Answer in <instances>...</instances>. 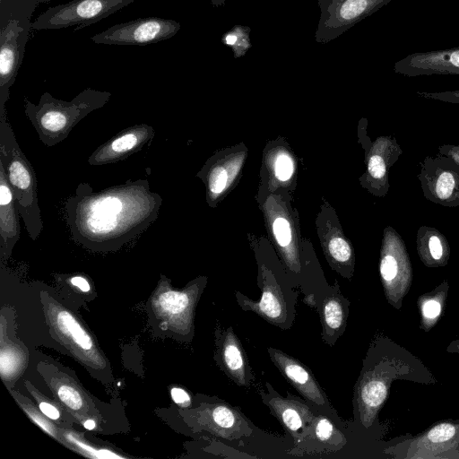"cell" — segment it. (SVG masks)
I'll list each match as a JSON object with an SVG mask.
<instances>
[{
    "mask_svg": "<svg viewBox=\"0 0 459 459\" xmlns=\"http://www.w3.org/2000/svg\"><path fill=\"white\" fill-rule=\"evenodd\" d=\"M58 396L61 401L71 409L78 410L82 407V398L78 392L68 385L58 388Z\"/></svg>",
    "mask_w": 459,
    "mask_h": 459,
    "instance_id": "cell-33",
    "label": "cell"
},
{
    "mask_svg": "<svg viewBox=\"0 0 459 459\" xmlns=\"http://www.w3.org/2000/svg\"><path fill=\"white\" fill-rule=\"evenodd\" d=\"M110 98V92L91 88L84 89L70 101L44 92L38 104L24 98V113L43 144L53 147L65 140L81 120L105 106Z\"/></svg>",
    "mask_w": 459,
    "mask_h": 459,
    "instance_id": "cell-2",
    "label": "cell"
},
{
    "mask_svg": "<svg viewBox=\"0 0 459 459\" xmlns=\"http://www.w3.org/2000/svg\"><path fill=\"white\" fill-rule=\"evenodd\" d=\"M49 0H0V25L11 19L30 23L32 13L38 4Z\"/></svg>",
    "mask_w": 459,
    "mask_h": 459,
    "instance_id": "cell-24",
    "label": "cell"
},
{
    "mask_svg": "<svg viewBox=\"0 0 459 459\" xmlns=\"http://www.w3.org/2000/svg\"><path fill=\"white\" fill-rule=\"evenodd\" d=\"M74 437L70 436L69 438L71 441H73L74 444H76L78 446H80L83 451H86V453L91 454V456L94 457H101V458H107V457H117L120 458L119 455L111 453L108 450H97L95 448H92L91 446H88L82 442L78 441L77 439L74 438Z\"/></svg>",
    "mask_w": 459,
    "mask_h": 459,
    "instance_id": "cell-36",
    "label": "cell"
},
{
    "mask_svg": "<svg viewBox=\"0 0 459 459\" xmlns=\"http://www.w3.org/2000/svg\"><path fill=\"white\" fill-rule=\"evenodd\" d=\"M171 396L178 404L187 406L190 404V397L188 394L182 388L174 387L171 390Z\"/></svg>",
    "mask_w": 459,
    "mask_h": 459,
    "instance_id": "cell-38",
    "label": "cell"
},
{
    "mask_svg": "<svg viewBox=\"0 0 459 459\" xmlns=\"http://www.w3.org/2000/svg\"><path fill=\"white\" fill-rule=\"evenodd\" d=\"M135 0H72L48 8L32 23V30H58L76 26L74 31L98 22Z\"/></svg>",
    "mask_w": 459,
    "mask_h": 459,
    "instance_id": "cell-6",
    "label": "cell"
},
{
    "mask_svg": "<svg viewBox=\"0 0 459 459\" xmlns=\"http://www.w3.org/2000/svg\"><path fill=\"white\" fill-rule=\"evenodd\" d=\"M437 152L451 158L459 166V144L439 145Z\"/></svg>",
    "mask_w": 459,
    "mask_h": 459,
    "instance_id": "cell-37",
    "label": "cell"
},
{
    "mask_svg": "<svg viewBox=\"0 0 459 459\" xmlns=\"http://www.w3.org/2000/svg\"><path fill=\"white\" fill-rule=\"evenodd\" d=\"M328 251L332 258L341 264L351 260V249L350 245L342 238L335 237L328 243Z\"/></svg>",
    "mask_w": 459,
    "mask_h": 459,
    "instance_id": "cell-29",
    "label": "cell"
},
{
    "mask_svg": "<svg viewBox=\"0 0 459 459\" xmlns=\"http://www.w3.org/2000/svg\"><path fill=\"white\" fill-rule=\"evenodd\" d=\"M39 409L46 416H48L50 419L56 420L59 418V412L57 409H56V407L48 403H40Z\"/></svg>",
    "mask_w": 459,
    "mask_h": 459,
    "instance_id": "cell-39",
    "label": "cell"
},
{
    "mask_svg": "<svg viewBox=\"0 0 459 459\" xmlns=\"http://www.w3.org/2000/svg\"><path fill=\"white\" fill-rule=\"evenodd\" d=\"M155 136L153 127L147 124L129 126L100 145L89 157L91 166L113 164L141 151Z\"/></svg>",
    "mask_w": 459,
    "mask_h": 459,
    "instance_id": "cell-12",
    "label": "cell"
},
{
    "mask_svg": "<svg viewBox=\"0 0 459 459\" xmlns=\"http://www.w3.org/2000/svg\"><path fill=\"white\" fill-rule=\"evenodd\" d=\"M446 351L448 352H459V339L453 341L447 347Z\"/></svg>",
    "mask_w": 459,
    "mask_h": 459,
    "instance_id": "cell-42",
    "label": "cell"
},
{
    "mask_svg": "<svg viewBox=\"0 0 459 459\" xmlns=\"http://www.w3.org/2000/svg\"><path fill=\"white\" fill-rule=\"evenodd\" d=\"M31 23L11 19L0 25V117L6 116L5 103L22 65Z\"/></svg>",
    "mask_w": 459,
    "mask_h": 459,
    "instance_id": "cell-11",
    "label": "cell"
},
{
    "mask_svg": "<svg viewBox=\"0 0 459 459\" xmlns=\"http://www.w3.org/2000/svg\"><path fill=\"white\" fill-rule=\"evenodd\" d=\"M273 233L278 244L285 247L291 240V230L289 221L284 218H278L273 222Z\"/></svg>",
    "mask_w": 459,
    "mask_h": 459,
    "instance_id": "cell-31",
    "label": "cell"
},
{
    "mask_svg": "<svg viewBox=\"0 0 459 459\" xmlns=\"http://www.w3.org/2000/svg\"><path fill=\"white\" fill-rule=\"evenodd\" d=\"M217 334L216 360L222 371L238 385L247 386L251 380L247 358L231 327Z\"/></svg>",
    "mask_w": 459,
    "mask_h": 459,
    "instance_id": "cell-15",
    "label": "cell"
},
{
    "mask_svg": "<svg viewBox=\"0 0 459 459\" xmlns=\"http://www.w3.org/2000/svg\"><path fill=\"white\" fill-rule=\"evenodd\" d=\"M379 273L385 298L400 309L412 281V268L405 243L391 226L384 230Z\"/></svg>",
    "mask_w": 459,
    "mask_h": 459,
    "instance_id": "cell-5",
    "label": "cell"
},
{
    "mask_svg": "<svg viewBox=\"0 0 459 459\" xmlns=\"http://www.w3.org/2000/svg\"><path fill=\"white\" fill-rule=\"evenodd\" d=\"M402 154L401 145L392 136L381 137L375 143V152L368 160V173L380 195H385L388 191V169Z\"/></svg>",
    "mask_w": 459,
    "mask_h": 459,
    "instance_id": "cell-20",
    "label": "cell"
},
{
    "mask_svg": "<svg viewBox=\"0 0 459 459\" xmlns=\"http://www.w3.org/2000/svg\"><path fill=\"white\" fill-rule=\"evenodd\" d=\"M228 172L222 166H216L211 169L207 178V185L212 194L221 193L228 183Z\"/></svg>",
    "mask_w": 459,
    "mask_h": 459,
    "instance_id": "cell-30",
    "label": "cell"
},
{
    "mask_svg": "<svg viewBox=\"0 0 459 459\" xmlns=\"http://www.w3.org/2000/svg\"><path fill=\"white\" fill-rule=\"evenodd\" d=\"M419 165L417 178L423 197L444 207L459 206V166L438 152L426 156Z\"/></svg>",
    "mask_w": 459,
    "mask_h": 459,
    "instance_id": "cell-9",
    "label": "cell"
},
{
    "mask_svg": "<svg viewBox=\"0 0 459 459\" xmlns=\"http://www.w3.org/2000/svg\"><path fill=\"white\" fill-rule=\"evenodd\" d=\"M309 433L318 441L327 445L342 446L346 443L342 433L329 419L321 415L314 418Z\"/></svg>",
    "mask_w": 459,
    "mask_h": 459,
    "instance_id": "cell-27",
    "label": "cell"
},
{
    "mask_svg": "<svg viewBox=\"0 0 459 459\" xmlns=\"http://www.w3.org/2000/svg\"><path fill=\"white\" fill-rule=\"evenodd\" d=\"M19 359L14 352L2 351L1 371L2 374L11 375L18 368Z\"/></svg>",
    "mask_w": 459,
    "mask_h": 459,
    "instance_id": "cell-35",
    "label": "cell"
},
{
    "mask_svg": "<svg viewBox=\"0 0 459 459\" xmlns=\"http://www.w3.org/2000/svg\"><path fill=\"white\" fill-rule=\"evenodd\" d=\"M416 250L427 267H442L447 264L451 248L446 236L437 229L423 225L416 233Z\"/></svg>",
    "mask_w": 459,
    "mask_h": 459,
    "instance_id": "cell-21",
    "label": "cell"
},
{
    "mask_svg": "<svg viewBox=\"0 0 459 459\" xmlns=\"http://www.w3.org/2000/svg\"><path fill=\"white\" fill-rule=\"evenodd\" d=\"M19 212L3 165L0 163V247L7 257L20 239Z\"/></svg>",
    "mask_w": 459,
    "mask_h": 459,
    "instance_id": "cell-17",
    "label": "cell"
},
{
    "mask_svg": "<svg viewBox=\"0 0 459 459\" xmlns=\"http://www.w3.org/2000/svg\"><path fill=\"white\" fill-rule=\"evenodd\" d=\"M399 346L393 355L383 356L371 368H365L356 385L355 402L361 423L369 427L386 401L390 385L395 379H408L410 361L414 359Z\"/></svg>",
    "mask_w": 459,
    "mask_h": 459,
    "instance_id": "cell-4",
    "label": "cell"
},
{
    "mask_svg": "<svg viewBox=\"0 0 459 459\" xmlns=\"http://www.w3.org/2000/svg\"><path fill=\"white\" fill-rule=\"evenodd\" d=\"M83 426L87 429H93L95 428V422L92 420H87Z\"/></svg>",
    "mask_w": 459,
    "mask_h": 459,
    "instance_id": "cell-44",
    "label": "cell"
},
{
    "mask_svg": "<svg viewBox=\"0 0 459 459\" xmlns=\"http://www.w3.org/2000/svg\"><path fill=\"white\" fill-rule=\"evenodd\" d=\"M448 288V282L444 281L432 291L419 297L420 327L424 331H429L437 323L446 303Z\"/></svg>",
    "mask_w": 459,
    "mask_h": 459,
    "instance_id": "cell-23",
    "label": "cell"
},
{
    "mask_svg": "<svg viewBox=\"0 0 459 459\" xmlns=\"http://www.w3.org/2000/svg\"><path fill=\"white\" fill-rule=\"evenodd\" d=\"M0 163L14 195L26 231L32 240H36L43 230L38 181L33 167L17 143L7 115L0 117Z\"/></svg>",
    "mask_w": 459,
    "mask_h": 459,
    "instance_id": "cell-3",
    "label": "cell"
},
{
    "mask_svg": "<svg viewBox=\"0 0 459 459\" xmlns=\"http://www.w3.org/2000/svg\"><path fill=\"white\" fill-rule=\"evenodd\" d=\"M71 282L75 287L79 288L82 291L90 290V284L88 281L82 276H74L71 278Z\"/></svg>",
    "mask_w": 459,
    "mask_h": 459,
    "instance_id": "cell-41",
    "label": "cell"
},
{
    "mask_svg": "<svg viewBox=\"0 0 459 459\" xmlns=\"http://www.w3.org/2000/svg\"><path fill=\"white\" fill-rule=\"evenodd\" d=\"M416 93L418 96L427 100L459 104V90L434 92L418 91Z\"/></svg>",
    "mask_w": 459,
    "mask_h": 459,
    "instance_id": "cell-32",
    "label": "cell"
},
{
    "mask_svg": "<svg viewBox=\"0 0 459 459\" xmlns=\"http://www.w3.org/2000/svg\"><path fill=\"white\" fill-rule=\"evenodd\" d=\"M238 305L246 311H253L267 322L281 326L287 318V307L280 287L264 278L261 299L254 301L240 292L236 291Z\"/></svg>",
    "mask_w": 459,
    "mask_h": 459,
    "instance_id": "cell-18",
    "label": "cell"
},
{
    "mask_svg": "<svg viewBox=\"0 0 459 459\" xmlns=\"http://www.w3.org/2000/svg\"><path fill=\"white\" fill-rule=\"evenodd\" d=\"M293 172L292 160L286 153L278 155L275 162V175L281 181L288 180Z\"/></svg>",
    "mask_w": 459,
    "mask_h": 459,
    "instance_id": "cell-34",
    "label": "cell"
},
{
    "mask_svg": "<svg viewBox=\"0 0 459 459\" xmlns=\"http://www.w3.org/2000/svg\"><path fill=\"white\" fill-rule=\"evenodd\" d=\"M320 10L316 43L326 44L372 15L392 0H316Z\"/></svg>",
    "mask_w": 459,
    "mask_h": 459,
    "instance_id": "cell-7",
    "label": "cell"
},
{
    "mask_svg": "<svg viewBox=\"0 0 459 459\" xmlns=\"http://www.w3.org/2000/svg\"><path fill=\"white\" fill-rule=\"evenodd\" d=\"M178 22L160 17L139 18L115 24L95 34L91 39L96 44L144 46L166 40L177 34Z\"/></svg>",
    "mask_w": 459,
    "mask_h": 459,
    "instance_id": "cell-10",
    "label": "cell"
},
{
    "mask_svg": "<svg viewBox=\"0 0 459 459\" xmlns=\"http://www.w3.org/2000/svg\"><path fill=\"white\" fill-rule=\"evenodd\" d=\"M268 353L282 376L308 402L323 408L329 406L328 400L319 384L313 374L303 364L277 349L269 348Z\"/></svg>",
    "mask_w": 459,
    "mask_h": 459,
    "instance_id": "cell-14",
    "label": "cell"
},
{
    "mask_svg": "<svg viewBox=\"0 0 459 459\" xmlns=\"http://www.w3.org/2000/svg\"><path fill=\"white\" fill-rule=\"evenodd\" d=\"M397 458H459V420L437 422L418 436L387 449Z\"/></svg>",
    "mask_w": 459,
    "mask_h": 459,
    "instance_id": "cell-8",
    "label": "cell"
},
{
    "mask_svg": "<svg viewBox=\"0 0 459 459\" xmlns=\"http://www.w3.org/2000/svg\"><path fill=\"white\" fill-rule=\"evenodd\" d=\"M31 419L39 425L45 431H47L48 434L54 435L52 427L48 424V422L37 412H30L28 411Z\"/></svg>",
    "mask_w": 459,
    "mask_h": 459,
    "instance_id": "cell-40",
    "label": "cell"
},
{
    "mask_svg": "<svg viewBox=\"0 0 459 459\" xmlns=\"http://www.w3.org/2000/svg\"><path fill=\"white\" fill-rule=\"evenodd\" d=\"M203 416L207 429L220 437L233 440L251 432L244 416L227 403L207 406Z\"/></svg>",
    "mask_w": 459,
    "mask_h": 459,
    "instance_id": "cell-19",
    "label": "cell"
},
{
    "mask_svg": "<svg viewBox=\"0 0 459 459\" xmlns=\"http://www.w3.org/2000/svg\"><path fill=\"white\" fill-rule=\"evenodd\" d=\"M349 302L339 292L324 299L319 307L324 340L333 345L346 326Z\"/></svg>",
    "mask_w": 459,
    "mask_h": 459,
    "instance_id": "cell-22",
    "label": "cell"
},
{
    "mask_svg": "<svg viewBox=\"0 0 459 459\" xmlns=\"http://www.w3.org/2000/svg\"><path fill=\"white\" fill-rule=\"evenodd\" d=\"M394 71L408 77L459 75V47L410 54L394 63Z\"/></svg>",
    "mask_w": 459,
    "mask_h": 459,
    "instance_id": "cell-13",
    "label": "cell"
},
{
    "mask_svg": "<svg viewBox=\"0 0 459 459\" xmlns=\"http://www.w3.org/2000/svg\"><path fill=\"white\" fill-rule=\"evenodd\" d=\"M56 325L59 330L70 337L82 351L92 349L93 343L91 337L69 312H59L56 316Z\"/></svg>",
    "mask_w": 459,
    "mask_h": 459,
    "instance_id": "cell-26",
    "label": "cell"
},
{
    "mask_svg": "<svg viewBox=\"0 0 459 459\" xmlns=\"http://www.w3.org/2000/svg\"><path fill=\"white\" fill-rule=\"evenodd\" d=\"M282 426L291 434L295 442L309 433L315 418L310 409L295 399L281 397L278 394L264 399Z\"/></svg>",
    "mask_w": 459,
    "mask_h": 459,
    "instance_id": "cell-16",
    "label": "cell"
},
{
    "mask_svg": "<svg viewBox=\"0 0 459 459\" xmlns=\"http://www.w3.org/2000/svg\"><path fill=\"white\" fill-rule=\"evenodd\" d=\"M161 204V196L152 191L147 179H129L100 191L82 182L64 207L74 242L109 251L143 233L158 219Z\"/></svg>",
    "mask_w": 459,
    "mask_h": 459,
    "instance_id": "cell-1",
    "label": "cell"
},
{
    "mask_svg": "<svg viewBox=\"0 0 459 459\" xmlns=\"http://www.w3.org/2000/svg\"><path fill=\"white\" fill-rule=\"evenodd\" d=\"M160 308L170 316H181L188 319L192 306L189 292L169 290L162 293L158 299Z\"/></svg>",
    "mask_w": 459,
    "mask_h": 459,
    "instance_id": "cell-25",
    "label": "cell"
},
{
    "mask_svg": "<svg viewBox=\"0 0 459 459\" xmlns=\"http://www.w3.org/2000/svg\"><path fill=\"white\" fill-rule=\"evenodd\" d=\"M209 1H210L211 4L216 8L223 6L226 4V0H209Z\"/></svg>",
    "mask_w": 459,
    "mask_h": 459,
    "instance_id": "cell-43",
    "label": "cell"
},
{
    "mask_svg": "<svg viewBox=\"0 0 459 459\" xmlns=\"http://www.w3.org/2000/svg\"><path fill=\"white\" fill-rule=\"evenodd\" d=\"M250 31V27L236 24L222 35L221 42L231 48L235 58L244 56L251 48Z\"/></svg>",
    "mask_w": 459,
    "mask_h": 459,
    "instance_id": "cell-28",
    "label": "cell"
}]
</instances>
